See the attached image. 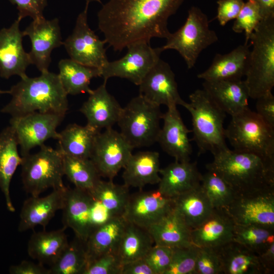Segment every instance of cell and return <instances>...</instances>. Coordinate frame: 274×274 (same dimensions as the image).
I'll return each instance as SVG.
<instances>
[{
	"label": "cell",
	"mask_w": 274,
	"mask_h": 274,
	"mask_svg": "<svg viewBox=\"0 0 274 274\" xmlns=\"http://www.w3.org/2000/svg\"><path fill=\"white\" fill-rule=\"evenodd\" d=\"M184 0H109L97 13L104 40L115 51L153 38L167 39L169 18Z\"/></svg>",
	"instance_id": "obj_1"
},
{
	"label": "cell",
	"mask_w": 274,
	"mask_h": 274,
	"mask_svg": "<svg viewBox=\"0 0 274 274\" xmlns=\"http://www.w3.org/2000/svg\"><path fill=\"white\" fill-rule=\"evenodd\" d=\"M7 93L11 99L1 112L17 117L40 112L65 116L68 109L67 94L64 90L58 74L45 71L40 76H27L13 86Z\"/></svg>",
	"instance_id": "obj_2"
},
{
	"label": "cell",
	"mask_w": 274,
	"mask_h": 274,
	"mask_svg": "<svg viewBox=\"0 0 274 274\" xmlns=\"http://www.w3.org/2000/svg\"><path fill=\"white\" fill-rule=\"evenodd\" d=\"M213 156L207 169L220 175L237 195L274 188V161L230 149Z\"/></svg>",
	"instance_id": "obj_3"
},
{
	"label": "cell",
	"mask_w": 274,
	"mask_h": 274,
	"mask_svg": "<svg viewBox=\"0 0 274 274\" xmlns=\"http://www.w3.org/2000/svg\"><path fill=\"white\" fill-rule=\"evenodd\" d=\"M190 102L182 106L191 116L192 140L198 154L210 152L213 155L227 150L223 126L226 113L202 89H197L189 96Z\"/></svg>",
	"instance_id": "obj_4"
},
{
	"label": "cell",
	"mask_w": 274,
	"mask_h": 274,
	"mask_svg": "<svg viewBox=\"0 0 274 274\" xmlns=\"http://www.w3.org/2000/svg\"><path fill=\"white\" fill-rule=\"evenodd\" d=\"M249 41L252 49L245 82L250 98L256 99L274 86V18L261 20Z\"/></svg>",
	"instance_id": "obj_5"
},
{
	"label": "cell",
	"mask_w": 274,
	"mask_h": 274,
	"mask_svg": "<svg viewBox=\"0 0 274 274\" xmlns=\"http://www.w3.org/2000/svg\"><path fill=\"white\" fill-rule=\"evenodd\" d=\"M225 134L233 150L274 161V128L249 107L231 116Z\"/></svg>",
	"instance_id": "obj_6"
},
{
	"label": "cell",
	"mask_w": 274,
	"mask_h": 274,
	"mask_svg": "<svg viewBox=\"0 0 274 274\" xmlns=\"http://www.w3.org/2000/svg\"><path fill=\"white\" fill-rule=\"evenodd\" d=\"M162 115L159 106L139 94L122 108L117 124L133 148L149 147L157 141Z\"/></svg>",
	"instance_id": "obj_7"
},
{
	"label": "cell",
	"mask_w": 274,
	"mask_h": 274,
	"mask_svg": "<svg viewBox=\"0 0 274 274\" xmlns=\"http://www.w3.org/2000/svg\"><path fill=\"white\" fill-rule=\"evenodd\" d=\"M21 179L25 191L38 196L49 188H64L63 154L58 149L40 146L37 153L22 156Z\"/></svg>",
	"instance_id": "obj_8"
},
{
	"label": "cell",
	"mask_w": 274,
	"mask_h": 274,
	"mask_svg": "<svg viewBox=\"0 0 274 274\" xmlns=\"http://www.w3.org/2000/svg\"><path fill=\"white\" fill-rule=\"evenodd\" d=\"M218 40L216 32L210 28L207 15L200 8L193 6L188 10L184 24L176 31L170 33L161 48L163 51L168 49L177 51L184 59L187 68L191 69L200 53Z\"/></svg>",
	"instance_id": "obj_9"
},
{
	"label": "cell",
	"mask_w": 274,
	"mask_h": 274,
	"mask_svg": "<svg viewBox=\"0 0 274 274\" xmlns=\"http://www.w3.org/2000/svg\"><path fill=\"white\" fill-rule=\"evenodd\" d=\"M127 51L122 58L108 61L101 69L104 82L112 77L127 79L136 85L142 81L160 59L161 47L152 48L149 43L139 42L127 47Z\"/></svg>",
	"instance_id": "obj_10"
},
{
	"label": "cell",
	"mask_w": 274,
	"mask_h": 274,
	"mask_svg": "<svg viewBox=\"0 0 274 274\" xmlns=\"http://www.w3.org/2000/svg\"><path fill=\"white\" fill-rule=\"evenodd\" d=\"M89 3L77 17L73 32L63 42L71 59L101 70L109 61L105 44L90 28L87 21Z\"/></svg>",
	"instance_id": "obj_11"
},
{
	"label": "cell",
	"mask_w": 274,
	"mask_h": 274,
	"mask_svg": "<svg viewBox=\"0 0 274 274\" xmlns=\"http://www.w3.org/2000/svg\"><path fill=\"white\" fill-rule=\"evenodd\" d=\"M133 149L120 132L111 128L97 134L90 159L101 177L113 180L125 166Z\"/></svg>",
	"instance_id": "obj_12"
},
{
	"label": "cell",
	"mask_w": 274,
	"mask_h": 274,
	"mask_svg": "<svg viewBox=\"0 0 274 274\" xmlns=\"http://www.w3.org/2000/svg\"><path fill=\"white\" fill-rule=\"evenodd\" d=\"M65 116L54 113L34 112L12 117L11 125L15 132L21 156L30 153L37 146H41L50 139L58 140L56 130Z\"/></svg>",
	"instance_id": "obj_13"
},
{
	"label": "cell",
	"mask_w": 274,
	"mask_h": 274,
	"mask_svg": "<svg viewBox=\"0 0 274 274\" xmlns=\"http://www.w3.org/2000/svg\"><path fill=\"white\" fill-rule=\"evenodd\" d=\"M226 210L235 224L274 229V188L237 194Z\"/></svg>",
	"instance_id": "obj_14"
},
{
	"label": "cell",
	"mask_w": 274,
	"mask_h": 274,
	"mask_svg": "<svg viewBox=\"0 0 274 274\" xmlns=\"http://www.w3.org/2000/svg\"><path fill=\"white\" fill-rule=\"evenodd\" d=\"M173 199L158 189L129 194L123 214L125 220L147 229L172 212Z\"/></svg>",
	"instance_id": "obj_15"
},
{
	"label": "cell",
	"mask_w": 274,
	"mask_h": 274,
	"mask_svg": "<svg viewBox=\"0 0 274 274\" xmlns=\"http://www.w3.org/2000/svg\"><path fill=\"white\" fill-rule=\"evenodd\" d=\"M22 32L31 42L28 54L31 64L41 73L48 71L52 51L63 45L58 19L48 20L44 17L33 20Z\"/></svg>",
	"instance_id": "obj_16"
},
{
	"label": "cell",
	"mask_w": 274,
	"mask_h": 274,
	"mask_svg": "<svg viewBox=\"0 0 274 274\" xmlns=\"http://www.w3.org/2000/svg\"><path fill=\"white\" fill-rule=\"evenodd\" d=\"M140 94L150 102L167 108L183 106L175 75L169 65L160 58L140 84Z\"/></svg>",
	"instance_id": "obj_17"
},
{
	"label": "cell",
	"mask_w": 274,
	"mask_h": 274,
	"mask_svg": "<svg viewBox=\"0 0 274 274\" xmlns=\"http://www.w3.org/2000/svg\"><path fill=\"white\" fill-rule=\"evenodd\" d=\"M20 22L17 19L9 28L0 30V76L5 79L14 75L24 77L31 64L28 53L23 48Z\"/></svg>",
	"instance_id": "obj_18"
},
{
	"label": "cell",
	"mask_w": 274,
	"mask_h": 274,
	"mask_svg": "<svg viewBox=\"0 0 274 274\" xmlns=\"http://www.w3.org/2000/svg\"><path fill=\"white\" fill-rule=\"evenodd\" d=\"M162 119L163 125L157 142L176 161H190L192 147L188 134L192 132V130H189L184 123L177 106L167 108Z\"/></svg>",
	"instance_id": "obj_19"
},
{
	"label": "cell",
	"mask_w": 274,
	"mask_h": 274,
	"mask_svg": "<svg viewBox=\"0 0 274 274\" xmlns=\"http://www.w3.org/2000/svg\"><path fill=\"white\" fill-rule=\"evenodd\" d=\"M68 187L53 189L44 197L33 196L23 203L20 214L18 230L20 232L33 229L38 225L45 228L57 211L64 207Z\"/></svg>",
	"instance_id": "obj_20"
},
{
	"label": "cell",
	"mask_w": 274,
	"mask_h": 274,
	"mask_svg": "<svg viewBox=\"0 0 274 274\" xmlns=\"http://www.w3.org/2000/svg\"><path fill=\"white\" fill-rule=\"evenodd\" d=\"M89 95L79 110L87 119L86 125L98 132L112 128L117 123L122 108L108 91L106 82Z\"/></svg>",
	"instance_id": "obj_21"
},
{
	"label": "cell",
	"mask_w": 274,
	"mask_h": 274,
	"mask_svg": "<svg viewBox=\"0 0 274 274\" xmlns=\"http://www.w3.org/2000/svg\"><path fill=\"white\" fill-rule=\"evenodd\" d=\"M235 223L226 209H214L197 227L191 230L193 245L216 248L232 241Z\"/></svg>",
	"instance_id": "obj_22"
},
{
	"label": "cell",
	"mask_w": 274,
	"mask_h": 274,
	"mask_svg": "<svg viewBox=\"0 0 274 274\" xmlns=\"http://www.w3.org/2000/svg\"><path fill=\"white\" fill-rule=\"evenodd\" d=\"M91 196L88 191L68 187L62 209V223L71 228L75 236L86 242L92 232L90 222Z\"/></svg>",
	"instance_id": "obj_23"
},
{
	"label": "cell",
	"mask_w": 274,
	"mask_h": 274,
	"mask_svg": "<svg viewBox=\"0 0 274 274\" xmlns=\"http://www.w3.org/2000/svg\"><path fill=\"white\" fill-rule=\"evenodd\" d=\"M202 86L215 103L231 116L249 107L250 95L245 80L204 81Z\"/></svg>",
	"instance_id": "obj_24"
},
{
	"label": "cell",
	"mask_w": 274,
	"mask_h": 274,
	"mask_svg": "<svg viewBox=\"0 0 274 274\" xmlns=\"http://www.w3.org/2000/svg\"><path fill=\"white\" fill-rule=\"evenodd\" d=\"M250 46L245 43L227 54H216L210 66L197 77L208 81L242 79L248 66Z\"/></svg>",
	"instance_id": "obj_25"
},
{
	"label": "cell",
	"mask_w": 274,
	"mask_h": 274,
	"mask_svg": "<svg viewBox=\"0 0 274 274\" xmlns=\"http://www.w3.org/2000/svg\"><path fill=\"white\" fill-rule=\"evenodd\" d=\"M158 190L163 195L174 198L200 185L202 174L196 162L176 161L160 168Z\"/></svg>",
	"instance_id": "obj_26"
},
{
	"label": "cell",
	"mask_w": 274,
	"mask_h": 274,
	"mask_svg": "<svg viewBox=\"0 0 274 274\" xmlns=\"http://www.w3.org/2000/svg\"><path fill=\"white\" fill-rule=\"evenodd\" d=\"M122 174L124 184L140 190L146 185L158 184L159 154L156 151H140L132 154Z\"/></svg>",
	"instance_id": "obj_27"
},
{
	"label": "cell",
	"mask_w": 274,
	"mask_h": 274,
	"mask_svg": "<svg viewBox=\"0 0 274 274\" xmlns=\"http://www.w3.org/2000/svg\"><path fill=\"white\" fill-rule=\"evenodd\" d=\"M16 135L13 127L10 125L0 133V189L3 193L8 210L15 211L10 194L12 177L21 165L22 157L18 151Z\"/></svg>",
	"instance_id": "obj_28"
},
{
	"label": "cell",
	"mask_w": 274,
	"mask_h": 274,
	"mask_svg": "<svg viewBox=\"0 0 274 274\" xmlns=\"http://www.w3.org/2000/svg\"><path fill=\"white\" fill-rule=\"evenodd\" d=\"M215 249L224 274H266L258 255L238 243L231 241Z\"/></svg>",
	"instance_id": "obj_29"
},
{
	"label": "cell",
	"mask_w": 274,
	"mask_h": 274,
	"mask_svg": "<svg viewBox=\"0 0 274 274\" xmlns=\"http://www.w3.org/2000/svg\"><path fill=\"white\" fill-rule=\"evenodd\" d=\"M173 199L174 212L191 230L199 225L214 209L201 185Z\"/></svg>",
	"instance_id": "obj_30"
},
{
	"label": "cell",
	"mask_w": 274,
	"mask_h": 274,
	"mask_svg": "<svg viewBox=\"0 0 274 274\" xmlns=\"http://www.w3.org/2000/svg\"><path fill=\"white\" fill-rule=\"evenodd\" d=\"M65 227L46 231L34 232L27 245L30 257L44 265L53 264L68 244Z\"/></svg>",
	"instance_id": "obj_31"
},
{
	"label": "cell",
	"mask_w": 274,
	"mask_h": 274,
	"mask_svg": "<svg viewBox=\"0 0 274 274\" xmlns=\"http://www.w3.org/2000/svg\"><path fill=\"white\" fill-rule=\"evenodd\" d=\"M154 244L170 248L193 245L191 229L174 212L148 228Z\"/></svg>",
	"instance_id": "obj_32"
},
{
	"label": "cell",
	"mask_w": 274,
	"mask_h": 274,
	"mask_svg": "<svg viewBox=\"0 0 274 274\" xmlns=\"http://www.w3.org/2000/svg\"><path fill=\"white\" fill-rule=\"evenodd\" d=\"M126 224L123 216L116 217L90 234L85 242L87 263L103 254L115 252Z\"/></svg>",
	"instance_id": "obj_33"
},
{
	"label": "cell",
	"mask_w": 274,
	"mask_h": 274,
	"mask_svg": "<svg viewBox=\"0 0 274 274\" xmlns=\"http://www.w3.org/2000/svg\"><path fill=\"white\" fill-rule=\"evenodd\" d=\"M98 132L87 125L70 124L59 132L58 149L63 155L90 158Z\"/></svg>",
	"instance_id": "obj_34"
},
{
	"label": "cell",
	"mask_w": 274,
	"mask_h": 274,
	"mask_svg": "<svg viewBox=\"0 0 274 274\" xmlns=\"http://www.w3.org/2000/svg\"><path fill=\"white\" fill-rule=\"evenodd\" d=\"M60 81L67 94H90V81L95 77H101L100 70L88 66L72 59H63L58 63Z\"/></svg>",
	"instance_id": "obj_35"
},
{
	"label": "cell",
	"mask_w": 274,
	"mask_h": 274,
	"mask_svg": "<svg viewBox=\"0 0 274 274\" xmlns=\"http://www.w3.org/2000/svg\"><path fill=\"white\" fill-rule=\"evenodd\" d=\"M154 245L147 229L127 222L115 252L123 265L144 258Z\"/></svg>",
	"instance_id": "obj_36"
},
{
	"label": "cell",
	"mask_w": 274,
	"mask_h": 274,
	"mask_svg": "<svg viewBox=\"0 0 274 274\" xmlns=\"http://www.w3.org/2000/svg\"><path fill=\"white\" fill-rule=\"evenodd\" d=\"M63 173L77 188L91 190L101 180L96 167L90 158L63 155Z\"/></svg>",
	"instance_id": "obj_37"
},
{
	"label": "cell",
	"mask_w": 274,
	"mask_h": 274,
	"mask_svg": "<svg viewBox=\"0 0 274 274\" xmlns=\"http://www.w3.org/2000/svg\"><path fill=\"white\" fill-rule=\"evenodd\" d=\"M87 264L85 243L75 238L50 266V274H83Z\"/></svg>",
	"instance_id": "obj_38"
},
{
	"label": "cell",
	"mask_w": 274,
	"mask_h": 274,
	"mask_svg": "<svg viewBox=\"0 0 274 274\" xmlns=\"http://www.w3.org/2000/svg\"><path fill=\"white\" fill-rule=\"evenodd\" d=\"M232 241L259 255L274 242V229L255 224H235Z\"/></svg>",
	"instance_id": "obj_39"
},
{
	"label": "cell",
	"mask_w": 274,
	"mask_h": 274,
	"mask_svg": "<svg viewBox=\"0 0 274 274\" xmlns=\"http://www.w3.org/2000/svg\"><path fill=\"white\" fill-rule=\"evenodd\" d=\"M201 186L213 209H227L236 196L230 185L216 172L208 170L202 175Z\"/></svg>",
	"instance_id": "obj_40"
},
{
	"label": "cell",
	"mask_w": 274,
	"mask_h": 274,
	"mask_svg": "<svg viewBox=\"0 0 274 274\" xmlns=\"http://www.w3.org/2000/svg\"><path fill=\"white\" fill-rule=\"evenodd\" d=\"M198 247L194 245L173 249L170 264L164 274H194Z\"/></svg>",
	"instance_id": "obj_41"
},
{
	"label": "cell",
	"mask_w": 274,
	"mask_h": 274,
	"mask_svg": "<svg viewBox=\"0 0 274 274\" xmlns=\"http://www.w3.org/2000/svg\"><path fill=\"white\" fill-rule=\"evenodd\" d=\"M232 29L236 33L244 31L245 44H248L254 29L262 20L255 0H248L235 19Z\"/></svg>",
	"instance_id": "obj_42"
},
{
	"label": "cell",
	"mask_w": 274,
	"mask_h": 274,
	"mask_svg": "<svg viewBox=\"0 0 274 274\" xmlns=\"http://www.w3.org/2000/svg\"><path fill=\"white\" fill-rule=\"evenodd\" d=\"M221 273L222 263L215 248L198 247L194 274Z\"/></svg>",
	"instance_id": "obj_43"
},
{
	"label": "cell",
	"mask_w": 274,
	"mask_h": 274,
	"mask_svg": "<svg viewBox=\"0 0 274 274\" xmlns=\"http://www.w3.org/2000/svg\"><path fill=\"white\" fill-rule=\"evenodd\" d=\"M122 266L117 254L109 252L88 262L83 274H121Z\"/></svg>",
	"instance_id": "obj_44"
},
{
	"label": "cell",
	"mask_w": 274,
	"mask_h": 274,
	"mask_svg": "<svg viewBox=\"0 0 274 274\" xmlns=\"http://www.w3.org/2000/svg\"><path fill=\"white\" fill-rule=\"evenodd\" d=\"M173 249L154 244L144 259L155 274H164L172 259Z\"/></svg>",
	"instance_id": "obj_45"
},
{
	"label": "cell",
	"mask_w": 274,
	"mask_h": 274,
	"mask_svg": "<svg viewBox=\"0 0 274 274\" xmlns=\"http://www.w3.org/2000/svg\"><path fill=\"white\" fill-rule=\"evenodd\" d=\"M16 6L18 18L20 21L29 16L33 20L44 17L43 11L47 5V0H9Z\"/></svg>",
	"instance_id": "obj_46"
},
{
	"label": "cell",
	"mask_w": 274,
	"mask_h": 274,
	"mask_svg": "<svg viewBox=\"0 0 274 274\" xmlns=\"http://www.w3.org/2000/svg\"><path fill=\"white\" fill-rule=\"evenodd\" d=\"M216 18L220 25L224 26L235 19L244 5L243 0H218Z\"/></svg>",
	"instance_id": "obj_47"
},
{
	"label": "cell",
	"mask_w": 274,
	"mask_h": 274,
	"mask_svg": "<svg viewBox=\"0 0 274 274\" xmlns=\"http://www.w3.org/2000/svg\"><path fill=\"white\" fill-rule=\"evenodd\" d=\"M256 113L274 128V96L271 92L256 99Z\"/></svg>",
	"instance_id": "obj_48"
},
{
	"label": "cell",
	"mask_w": 274,
	"mask_h": 274,
	"mask_svg": "<svg viewBox=\"0 0 274 274\" xmlns=\"http://www.w3.org/2000/svg\"><path fill=\"white\" fill-rule=\"evenodd\" d=\"M9 272L11 274H50L49 268L43 264L26 260L10 266Z\"/></svg>",
	"instance_id": "obj_49"
},
{
	"label": "cell",
	"mask_w": 274,
	"mask_h": 274,
	"mask_svg": "<svg viewBox=\"0 0 274 274\" xmlns=\"http://www.w3.org/2000/svg\"><path fill=\"white\" fill-rule=\"evenodd\" d=\"M121 274H155V273L143 258L123 264Z\"/></svg>",
	"instance_id": "obj_50"
},
{
	"label": "cell",
	"mask_w": 274,
	"mask_h": 274,
	"mask_svg": "<svg viewBox=\"0 0 274 274\" xmlns=\"http://www.w3.org/2000/svg\"><path fill=\"white\" fill-rule=\"evenodd\" d=\"M258 256L261 265L265 270L266 274L273 273L274 271V242Z\"/></svg>",
	"instance_id": "obj_51"
},
{
	"label": "cell",
	"mask_w": 274,
	"mask_h": 274,
	"mask_svg": "<svg viewBox=\"0 0 274 274\" xmlns=\"http://www.w3.org/2000/svg\"><path fill=\"white\" fill-rule=\"evenodd\" d=\"M261 19L274 18V0H255Z\"/></svg>",
	"instance_id": "obj_52"
},
{
	"label": "cell",
	"mask_w": 274,
	"mask_h": 274,
	"mask_svg": "<svg viewBox=\"0 0 274 274\" xmlns=\"http://www.w3.org/2000/svg\"><path fill=\"white\" fill-rule=\"evenodd\" d=\"M86 3H88L89 4L90 2H96L101 4V0H86Z\"/></svg>",
	"instance_id": "obj_53"
},
{
	"label": "cell",
	"mask_w": 274,
	"mask_h": 274,
	"mask_svg": "<svg viewBox=\"0 0 274 274\" xmlns=\"http://www.w3.org/2000/svg\"><path fill=\"white\" fill-rule=\"evenodd\" d=\"M7 93V91H2L0 89V95H1V94H3V93Z\"/></svg>",
	"instance_id": "obj_54"
}]
</instances>
